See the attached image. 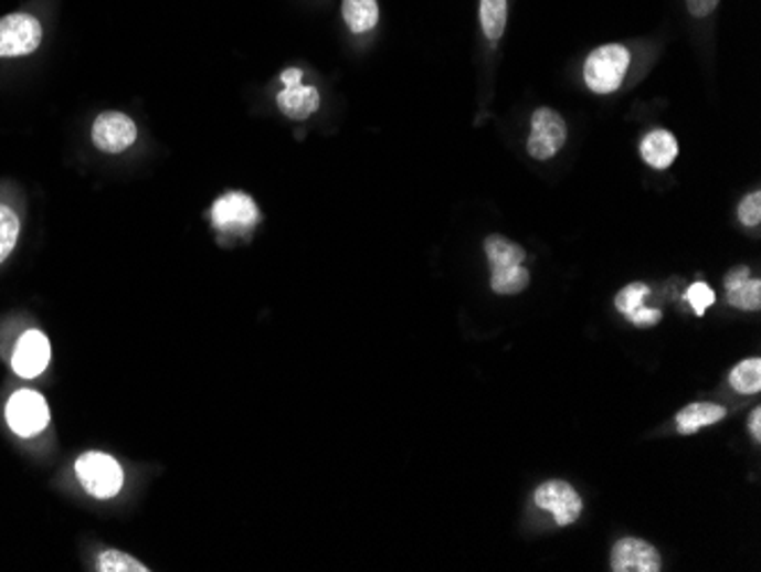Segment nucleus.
Masks as SVG:
<instances>
[{"label":"nucleus","mask_w":761,"mask_h":572,"mask_svg":"<svg viewBox=\"0 0 761 572\" xmlns=\"http://www.w3.org/2000/svg\"><path fill=\"white\" fill-rule=\"evenodd\" d=\"M630 51L623 44H604L595 49L584 64V81L593 94H613L621 89L630 68Z\"/></svg>","instance_id":"f257e3e1"},{"label":"nucleus","mask_w":761,"mask_h":572,"mask_svg":"<svg viewBox=\"0 0 761 572\" xmlns=\"http://www.w3.org/2000/svg\"><path fill=\"white\" fill-rule=\"evenodd\" d=\"M76 477L81 486L96 499L115 497L124 486V470L117 458L103 452H87L76 460Z\"/></svg>","instance_id":"f03ea898"},{"label":"nucleus","mask_w":761,"mask_h":572,"mask_svg":"<svg viewBox=\"0 0 761 572\" xmlns=\"http://www.w3.org/2000/svg\"><path fill=\"white\" fill-rule=\"evenodd\" d=\"M212 226L226 235H246L256 229L261 212L256 201L244 192H226L212 203Z\"/></svg>","instance_id":"7ed1b4c3"},{"label":"nucleus","mask_w":761,"mask_h":572,"mask_svg":"<svg viewBox=\"0 0 761 572\" xmlns=\"http://www.w3.org/2000/svg\"><path fill=\"white\" fill-rule=\"evenodd\" d=\"M568 139V126L552 107H538L531 117V130L527 137V151L533 160L554 158Z\"/></svg>","instance_id":"20e7f679"},{"label":"nucleus","mask_w":761,"mask_h":572,"mask_svg":"<svg viewBox=\"0 0 761 572\" xmlns=\"http://www.w3.org/2000/svg\"><path fill=\"white\" fill-rule=\"evenodd\" d=\"M6 417L12 432L21 438H32L49 426L51 413L46 400L34 390H19L10 398Z\"/></svg>","instance_id":"39448f33"},{"label":"nucleus","mask_w":761,"mask_h":572,"mask_svg":"<svg viewBox=\"0 0 761 572\" xmlns=\"http://www.w3.org/2000/svg\"><path fill=\"white\" fill-rule=\"evenodd\" d=\"M42 23L23 12L0 19V57H23L40 49Z\"/></svg>","instance_id":"423d86ee"},{"label":"nucleus","mask_w":761,"mask_h":572,"mask_svg":"<svg viewBox=\"0 0 761 572\" xmlns=\"http://www.w3.org/2000/svg\"><path fill=\"white\" fill-rule=\"evenodd\" d=\"M533 502L538 509L550 511L559 527L577 522L584 511L582 497H579L577 490L563 479H550L546 484H540L533 492Z\"/></svg>","instance_id":"0eeeda50"},{"label":"nucleus","mask_w":761,"mask_h":572,"mask_svg":"<svg viewBox=\"0 0 761 572\" xmlns=\"http://www.w3.org/2000/svg\"><path fill=\"white\" fill-rule=\"evenodd\" d=\"M92 139L96 149H101L103 153H121L135 145L137 126L124 113H103L92 126Z\"/></svg>","instance_id":"6e6552de"},{"label":"nucleus","mask_w":761,"mask_h":572,"mask_svg":"<svg viewBox=\"0 0 761 572\" xmlns=\"http://www.w3.org/2000/svg\"><path fill=\"white\" fill-rule=\"evenodd\" d=\"M51 361V342L49 338L38 331V329H30L25 331L12 353V368L19 377L23 379H34L40 377L46 366Z\"/></svg>","instance_id":"1a4fd4ad"},{"label":"nucleus","mask_w":761,"mask_h":572,"mask_svg":"<svg viewBox=\"0 0 761 572\" xmlns=\"http://www.w3.org/2000/svg\"><path fill=\"white\" fill-rule=\"evenodd\" d=\"M611 570L613 572H659L662 557L655 545L645 543L643 539H621L613 545L611 552Z\"/></svg>","instance_id":"9d476101"},{"label":"nucleus","mask_w":761,"mask_h":572,"mask_svg":"<svg viewBox=\"0 0 761 572\" xmlns=\"http://www.w3.org/2000/svg\"><path fill=\"white\" fill-rule=\"evenodd\" d=\"M725 290H728V304L739 310H759L761 308V280L750 276L748 267H737L725 276Z\"/></svg>","instance_id":"9b49d317"},{"label":"nucleus","mask_w":761,"mask_h":572,"mask_svg":"<svg viewBox=\"0 0 761 572\" xmlns=\"http://www.w3.org/2000/svg\"><path fill=\"white\" fill-rule=\"evenodd\" d=\"M679 153L677 139L670 130L666 128H655L649 130L643 141H641V158L652 167V169H668Z\"/></svg>","instance_id":"f8f14e48"},{"label":"nucleus","mask_w":761,"mask_h":572,"mask_svg":"<svg viewBox=\"0 0 761 572\" xmlns=\"http://www.w3.org/2000/svg\"><path fill=\"white\" fill-rule=\"evenodd\" d=\"M276 103L281 107V113L289 119L295 121H304L310 115L317 113L319 107V94L315 87H306V85H293V87H285L278 96Z\"/></svg>","instance_id":"ddd939ff"},{"label":"nucleus","mask_w":761,"mask_h":572,"mask_svg":"<svg viewBox=\"0 0 761 572\" xmlns=\"http://www.w3.org/2000/svg\"><path fill=\"white\" fill-rule=\"evenodd\" d=\"M725 415H728V411H725V409L718 406V404L696 402V404L684 406V409L677 413L675 424H677V432H679L681 436H691V434L700 432L702 426H709V424L720 422Z\"/></svg>","instance_id":"4468645a"},{"label":"nucleus","mask_w":761,"mask_h":572,"mask_svg":"<svg viewBox=\"0 0 761 572\" xmlns=\"http://www.w3.org/2000/svg\"><path fill=\"white\" fill-rule=\"evenodd\" d=\"M342 19L353 34H366L379 23L377 0H342Z\"/></svg>","instance_id":"2eb2a0df"},{"label":"nucleus","mask_w":761,"mask_h":572,"mask_svg":"<svg viewBox=\"0 0 761 572\" xmlns=\"http://www.w3.org/2000/svg\"><path fill=\"white\" fill-rule=\"evenodd\" d=\"M484 248H486V256H488V263L493 269L522 265L527 258L525 248L520 244L511 242L509 237H504V235H488L484 242Z\"/></svg>","instance_id":"dca6fc26"},{"label":"nucleus","mask_w":761,"mask_h":572,"mask_svg":"<svg viewBox=\"0 0 761 572\" xmlns=\"http://www.w3.org/2000/svg\"><path fill=\"white\" fill-rule=\"evenodd\" d=\"M506 17H509V0H482V8H479L482 30L493 49L501 40L504 28H506Z\"/></svg>","instance_id":"f3484780"},{"label":"nucleus","mask_w":761,"mask_h":572,"mask_svg":"<svg viewBox=\"0 0 761 572\" xmlns=\"http://www.w3.org/2000/svg\"><path fill=\"white\" fill-rule=\"evenodd\" d=\"M531 276L525 265H511V267H499L493 269L490 276V288L495 295H518L529 285Z\"/></svg>","instance_id":"a211bd4d"},{"label":"nucleus","mask_w":761,"mask_h":572,"mask_svg":"<svg viewBox=\"0 0 761 572\" xmlns=\"http://www.w3.org/2000/svg\"><path fill=\"white\" fill-rule=\"evenodd\" d=\"M730 385L741 395H757L761 390V361L746 359L730 372Z\"/></svg>","instance_id":"6ab92c4d"},{"label":"nucleus","mask_w":761,"mask_h":572,"mask_svg":"<svg viewBox=\"0 0 761 572\" xmlns=\"http://www.w3.org/2000/svg\"><path fill=\"white\" fill-rule=\"evenodd\" d=\"M19 233H21V222H19V214L6 205L0 203V263H3L19 242Z\"/></svg>","instance_id":"aec40b11"},{"label":"nucleus","mask_w":761,"mask_h":572,"mask_svg":"<svg viewBox=\"0 0 761 572\" xmlns=\"http://www.w3.org/2000/svg\"><path fill=\"white\" fill-rule=\"evenodd\" d=\"M96 568L101 572H147L149 570L141 561H137L130 554L119 552V550H105L98 557Z\"/></svg>","instance_id":"412c9836"},{"label":"nucleus","mask_w":761,"mask_h":572,"mask_svg":"<svg viewBox=\"0 0 761 572\" xmlns=\"http://www.w3.org/2000/svg\"><path fill=\"white\" fill-rule=\"evenodd\" d=\"M647 295H649V288L645 283H630L627 288H623L619 295H615V308L630 319L638 308H643Z\"/></svg>","instance_id":"4be33fe9"},{"label":"nucleus","mask_w":761,"mask_h":572,"mask_svg":"<svg viewBox=\"0 0 761 572\" xmlns=\"http://www.w3.org/2000/svg\"><path fill=\"white\" fill-rule=\"evenodd\" d=\"M686 301H688V306L694 308V313H696L698 317H702L705 310H707L709 306H714L716 295H714V290L709 288L707 283H694L691 288L686 290Z\"/></svg>","instance_id":"5701e85b"},{"label":"nucleus","mask_w":761,"mask_h":572,"mask_svg":"<svg viewBox=\"0 0 761 572\" xmlns=\"http://www.w3.org/2000/svg\"><path fill=\"white\" fill-rule=\"evenodd\" d=\"M739 222L743 226H759L761 222V192H752L739 203Z\"/></svg>","instance_id":"b1692460"},{"label":"nucleus","mask_w":761,"mask_h":572,"mask_svg":"<svg viewBox=\"0 0 761 572\" xmlns=\"http://www.w3.org/2000/svg\"><path fill=\"white\" fill-rule=\"evenodd\" d=\"M684 3H686V10L696 19L711 17L714 10L718 8V0H684Z\"/></svg>","instance_id":"393cba45"},{"label":"nucleus","mask_w":761,"mask_h":572,"mask_svg":"<svg viewBox=\"0 0 761 572\" xmlns=\"http://www.w3.org/2000/svg\"><path fill=\"white\" fill-rule=\"evenodd\" d=\"M302 78H304V74H302L299 68H285L283 74H281V81H283V85H285V87L302 85Z\"/></svg>","instance_id":"a878e982"},{"label":"nucleus","mask_w":761,"mask_h":572,"mask_svg":"<svg viewBox=\"0 0 761 572\" xmlns=\"http://www.w3.org/2000/svg\"><path fill=\"white\" fill-rule=\"evenodd\" d=\"M748 428H750V434H752L754 441H761V409H754V411L750 413Z\"/></svg>","instance_id":"bb28decb"}]
</instances>
